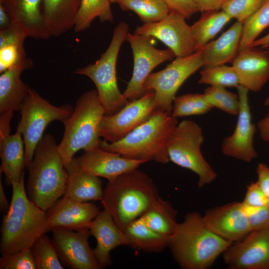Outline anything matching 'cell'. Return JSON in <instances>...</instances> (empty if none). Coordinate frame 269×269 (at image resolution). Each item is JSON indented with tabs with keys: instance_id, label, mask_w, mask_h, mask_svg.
Returning a JSON list of instances; mask_svg holds the SVG:
<instances>
[{
	"instance_id": "obj_1",
	"label": "cell",
	"mask_w": 269,
	"mask_h": 269,
	"mask_svg": "<svg viewBox=\"0 0 269 269\" xmlns=\"http://www.w3.org/2000/svg\"><path fill=\"white\" fill-rule=\"evenodd\" d=\"M11 186L10 206L3 215L0 227L1 256L30 249L40 236L51 230L46 212L29 199L24 176Z\"/></svg>"
},
{
	"instance_id": "obj_2",
	"label": "cell",
	"mask_w": 269,
	"mask_h": 269,
	"mask_svg": "<svg viewBox=\"0 0 269 269\" xmlns=\"http://www.w3.org/2000/svg\"><path fill=\"white\" fill-rule=\"evenodd\" d=\"M160 198L152 180L137 168L108 181L101 202L122 230Z\"/></svg>"
},
{
	"instance_id": "obj_3",
	"label": "cell",
	"mask_w": 269,
	"mask_h": 269,
	"mask_svg": "<svg viewBox=\"0 0 269 269\" xmlns=\"http://www.w3.org/2000/svg\"><path fill=\"white\" fill-rule=\"evenodd\" d=\"M218 236L204 224L202 215L193 211L185 215L170 237L168 247L183 269H207L232 244Z\"/></svg>"
},
{
	"instance_id": "obj_4",
	"label": "cell",
	"mask_w": 269,
	"mask_h": 269,
	"mask_svg": "<svg viewBox=\"0 0 269 269\" xmlns=\"http://www.w3.org/2000/svg\"><path fill=\"white\" fill-rule=\"evenodd\" d=\"M55 138L43 135L26 167L28 177L25 190L30 200L45 212L64 195L67 172Z\"/></svg>"
},
{
	"instance_id": "obj_5",
	"label": "cell",
	"mask_w": 269,
	"mask_h": 269,
	"mask_svg": "<svg viewBox=\"0 0 269 269\" xmlns=\"http://www.w3.org/2000/svg\"><path fill=\"white\" fill-rule=\"evenodd\" d=\"M177 124V118L171 114L155 110L145 122L122 139L112 143L101 140L99 147L130 159L167 163V141Z\"/></svg>"
},
{
	"instance_id": "obj_6",
	"label": "cell",
	"mask_w": 269,
	"mask_h": 269,
	"mask_svg": "<svg viewBox=\"0 0 269 269\" xmlns=\"http://www.w3.org/2000/svg\"><path fill=\"white\" fill-rule=\"evenodd\" d=\"M105 115L97 90L86 91L78 99L72 114L63 124V136L57 146L65 168L79 150L86 152L100 147L99 125Z\"/></svg>"
},
{
	"instance_id": "obj_7",
	"label": "cell",
	"mask_w": 269,
	"mask_h": 269,
	"mask_svg": "<svg viewBox=\"0 0 269 269\" xmlns=\"http://www.w3.org/2000/svg\"><path fill=\"white\" fill-rule=\"evenodd\" d=\"M129 25L120 22L114 28L110 43L100 58L93 64L77 69L74 73L89 78L94 83L105 115H112L128 102L119 90L116 64L120 49L127 40Z\"/></svg>"
},
{
	"instance_id": "obj_8",
	"label": "cell",
	"mask_w": 269,
	"mask_h": 269,
	"mask_svg": "<svg viewBox=\"0 0 269 269\" xmlns=\"http://www.w3.org/2000/svg\"><path fill=\"white\" fill-rule=\"evenodd\" d=\"M204 139L201 127L193 121L184 120L177 124L166 143L169 161L195 173L198 177L200 188L217 177V173L201 152Z\"/></svg>"
},
{
	"instance_id": "obj_9",
	"label": "cell",
	"mask_w": 269,
	"mask_h": 269,
	"mask_svg": "<svg viewBox=\"0 0 269 269\" xmlns=\"http://www.w3.org/2000/svg\"><path fill=\"white\" fill-rule=\"evenodd\" d=\"M73 109L69 104L54 106L30 88L21 107V118L16 129L24 142L26 167L32 161L36 146L48 125L54 121L64 124Z\"/></svg>"
},
{
	"instance_id": "obj_10",
	"label": "cell",
	"mask_w": 269,
	"mask_h": 269,
	"mask_svg": "<svg viewBox=\"0 0 269 269\" xmlns=\"http://www.w3.org/2000/svg\"><path fill=\"white\" fill-rule=\"evenodd\" d=\"M204 66L201 50L176 58L164 69L150 73L142 85L143 94L154 93L155 109L171 114L173 101L183 83Z\"/></svg>"
},
{
	"instance_id": "obj_11",
	"label": "cell",
	"mask_w": 269,
	"mask_h": 269,
	"mask_svg": "<svg viewBox=\"0 0 269 269\" xmlns=\"http://www.w3.org/2000/svg\"><path fill=\"white\" fill-rule=\"evenodd\" d=\"M151 37L128 33L127 41L132 48L134 67L132 78L123 93L127 101L138 99L143 94L144 82L152 70L164 62L175 57L169 48L159 49L151 43Z\"/></svg>"
},
{
	"instance_id": "obj_12",
	"label": "cell",
	"mask_w": 269,
	"mask_h": 269,
	"mask_svg": "<svg viewBox=\"0 0 269 269\" xmlns=\"http://www.w3.org/2000/svg\"><path fill=\"white\" fill-rule=\"evenodd\" d=\"M155 110L154 93L148 91L138 99L128 101L116 113L105 115L99 125L100 136L110 143L118 141L145 122Z\"/></svg>"
},
{
	"instance_id": "obj_13",
	"label": "cell",
	"mask_w": 269,
	"mask_h": 269,
	"mask_svg": "<svg viewBox=\"0 0 269 269\" xmlns=\"http://www.w3.org/2000/svg\"><path fill=\"white\" fill-rule=\"evenodd\" d=\"M222 255L231 269H269V227L251 231Z\"/></svg>"
},
{
	"instance_id": "obj_14",
	"label": "cell",
	"mask_w": 269,
	"mask_h": 269,
	"mask_svg": "<svg viewBox=\"0 0 269 269\" xmlns=\"http://www.w3.org/2000/svg\"><path fill=\"white\" fill-rule=\"evenodd\" d=\"M53 245L61 263L72 269H101L88 243L89 229L73 231L52 228Z\"/></svg>"
},
{
	"instance_id": "obj_15",
	"label": "cell",
	"mask_w": 269,
	"mask_h": 269,
	"mask_svg": "<svg viewBox=\"0 0 269 269\" xmlns=\"http://www.w3.org/2000/svg\"><path fill=\"white\" fill-rule=\"evenodd\" d=\"M182 16L169 12L162 20L143 23L137 26L134 34L159 39L174 53L175 57H184L194 53L191 26Z\"/></svg>"
},
{
	"instance_id": "obj_16",
	"label": "cell",
	"mask_w": 269,
	"mask_h": 269,
	"mask_svg": "<svg viewBox=\"0 0 269 269\" xmlns=\"http://www.w3.org/2000/svg\"><path fill=\"white\" fill-rule=\"evenodd\" d=\"M237 89L239 99L237 124L233 134L223 140L221 150L225 156L250 162L258 156L253 144L257 129L252 122L248 98L249 91L241 85Z\"/></svg>"
},
{
	"instance_id": "obj_17",
	"label": "cell",
	"mask_w": 269,
	"mask_h": 269,
	"mask_svg": "<svg viewBox=\"0 0 269 269\" xmlns=\"http://www.w3.org/2000/svg\"><path fill=\"white\" fill-rule=\"evenodd\" d=\"M206 227L221 238L235 243L251 232L242 202H234L209 209L202 215Z\"/></svg>"
},
{
	"instance_id": "obj_18",
	"label": "cell",
	"mask_w": 269,
	"mask_h": 269,
	"mask_svg": "<svg viewBox=\"0 0 269 269\" xmlns=\"http://www.w3.org/2000/svg\"><path fill=\"white\" fill-rule=\"evenodd\" d=\"M24 69H7L0 75V139L9 134L14 111H20L30 88L20 78Z\"/></svg>"
},
{
	"instance_id": "obj_19",
	"label": "cell",
	"mask_w": 269,
	"mask_h": 269,
	"mask_svg": "<svg viewBox=\"0 0 269 269\" xmlns=\"http://www.w3.org/2000/svg\"><path fill=\"white\" fill-rule=\"evenodd\" d=\"M232 66L240 85L249 91L259 92L269 80V47H246L239 51Z\"/></svg>"
},
{
	"instance_id": "obj_20",
	"label": "cell",
	"mask_w": 269,
	"mask_h": 269,
	"mask_svg": "<svg viewBox=\"0 0 269 269\" xmlns=\"http://www.w3.org/2000/svg\"><path fill=\"white\" fill-rule=\"evenodd\" d=\"M100 212V209L92 203L79 202L64 196L46 212L51 230L58 228L76 231L89 229Z\"/></svg>"
},
{
	"instance_id": "obj_21",
	"label": "cell",
	"mask_w": 269,
	"mask_h": 269,
	"mask_svg": "<svg viewBox=\"0 0 269 269\" xmlns=\"http://www.w3.org/2000/svg\"><path fill=\"white\" fill-rule=\"evenodd\" d=\"M81 169L89 174L112 181L119 175L138 168L142 160L126 158L120 154L100 147L76 157Z\"/></svg>"
},
{
	"instance_id": "obj_22",
	"label": "cell",
	"mask_w": 269,
	"mask_h": 269,
	"mask_svg": "<svg viewBox=\"0 0 269 269\" xmlns=\"http://www.w3.org/2000/svg\"><path fill=\"white\" fill-rule=\"evenodd\" d=\"M89 229L97 241L93 252L101 269L110 266L113 263L110 252L120 246H128L125 233L105 209L100 211L91 221Z\"/></svg>"
},
{
	"instance_id": "obj_23",
	"label": "cell",
	"mask_w": 269,
	"mask_h": 269,
	"mask_svg": "<svg viewBox=\"0 0 269 269\" xmlns=\"http://www.w3.org/2000/svg\"><path fill=\"white\" fill-rule=\"evenodd\" d=\"M42 0H0L11 20L19 25L28 37L47 39L50 37L41 11Z\"/></svg>"
},
{
	"instance_id": "obj_24",
	"label": "cell",
	"mask_w": 269,
	"mask_h": 269,
	"mask_svg": "<svg viewBox=\"0 0 269 269\" xmlns=\"http://www.w3.org/2000/svg\"><path fill=\"white\" fill-rule=\"evenodd\" d=\"M66 169L67 180L63 196L79 202L102 200L104 190L99 177L83 171L74 157Z\"/></svg>"
},
{
	"instance_id": "obj_25",
	"label": "cell",
	"mask_w": 269,
	"mask_h": 269,
	"mask_svg": "<svg viewBox=\"0 0 269 269\" xmlns=\"http://www.w3.org/2000/svg\"><path fill=\"white\" fill-rule=\"evenodd\" d=\"M243 24L236 21L216 40L201 50L204 67L232 62L240 51Z\"/></svg>"
},
{
	"instance_id": "obj_26",
	"label": "cell",
	"mask_w": 269,
	"mask_h": 269,
	"mask_svg": "<svg viewBox=\"0 0 269 269\" xmlns=\"http://www.w3.org/2000/svg\"><path fill=\"white\" fill-rule=\"evenodd\" d=\"M81 0H42L41 11L50 36H59L74 26Z\"/></svg>"
},
{
	"instance_id": "obj_27",
	"label": "cell",
	"mask_w": 269,
	"mask_h": 269,
	"mask_svg": "<svg viewBox=\"0 0 269 269\" xmlns=\"http://www.w3.org/2000/svg\"><path fill=\"white\" fill-rule=\"evenodd\" d=\"M22 136L16 131L14 134H8L0 140V173H4L7 185L20 181L24 175L26 160Z\"/></svg>"
},
{
	"instance_id": "obj_28",
	"label": "cell",
	"mask_w": 269,
	"mask_h": 269,
	"mask_svg": "<svg viewBox=\"0 0 269 269\" xmlns=\"http://www.w3.org/2000/svg\"><path fill=\"white\" fill-rule=\"evenodd\" d=\"M122 231L128 246L133 249L148 253H159L168 247L169 239L148 227L140 217L126 226Z\"/></svg>"
},
{
	"instance_id": "obj_29",
	"label": "cell",
	"mask_w": 269,
	"mask_h": 269,
	"mask_svg": "<svg viewBox=\"0 0 269 269\" xmlns=\"http://www.w3.org/2000/svg\"><path fill=\"white\" fill-rule=\"evenodd\" d=\"M177 214V211L168 201L160 197L141 218L152 230L170 238L178 226Z\"/></svg>"
},
{
	"instance_id": "obj_30",
	"label": "cell",
	"mask_w": 269,
	"mask_h": 269,
	"mask_svg": "<svg viewBox=\"0 0 269 269\" xmlns=\"http://www.w3.org/2000/svg\"><path fill=\"white\" fill-rule=\"evenodd\" d=\"M202 13L200 18L191 26L195 51L201 50L232 19L222 10Z\"/></svg>"
},
{
	"instance_id": "obj_31",
	"label": "cell",
	"mask_w": 269,
	"mask_h": 269,
	"mask_svg": "<svg viewBox=\"0 0 269 269\" xmlns=\"http://www.w3.org/2000/svg\"><path fill=\"white\" fill-rule=\"evenodd\" d=\"M111 4L109 0H81L73 28L74 32L85 31L96 18L101 22H112L114 17Z\"/></svg>"
},
{
	"instance_id": "obj_32",
	"label": "cell",
	"mask_w": 269,
	"mask_h": 269,
	"mask_svg": "<svg viewBox=\"0 0 269 269\" xmlns=\"http://www.w3.org/2000/svg\"><path fill=\"white\" fill-rule=\"evenodd\" d=\"M123 10L134 12L143 23L158 22L169 13L163 0H117Z\"/></svg>"
},
{
	"instance_id": "obj_33",
	"label": "cell",
	"mask_w": 269,
	"mask_h": 269,
	"mask_svg": "<svg viewBox=\"0 0 269 269\" xmlns=\"http://www.w3.org/2000/svg\"><path fill=\"white\" fill-rule=\"evenodd\" d=\"M212 108L204 94H186L174 98L171 115L177 118L204 115L209 112Z\"/></svg>"
},
{
	"instance_id": "obj_34",
	"label": "cell",
	"mask_w": 269,
	"mask_h": 269,
	"mask_svg": "<svg viewBox=\"0 0 269 269\" xmlns=\"http://www.w3.org/2000/svg\"><path fill=\"white\" fill-rule=\"evenodd\" d=\"M269 26V0H266L243 24L240 51L250 46L260 33Z\"/></svg>"
},
{
	"instance_id": "obj_35",
	"label": "cell",
	"mask_w": 269,
	"mask_h": 269,
	"mask_svg": "<svg viewBox=\"0 0 269 269\" xmlns=\"http://www.w3.org/2000/svg\"><path fill=\"white\" fill-rule=\"evenodd\" d=\"M199 83L210 86L237 87L240 85L238 76L233 66L225 64L205 68L200 72Z\"/></svg>"
},
{
	"instance_id": "obj_36",
	"label": "cell",
	"mask_w": 269,
	"mask_h": 269,
	"mask_svg": "<svg viewBox=\"0 0 269 269\" xmlns=\"http://www.w3.org/2000/svg\"><path fill=\"white\" fill-rule=\"evenodd\" d=\"M37 269H63L51 240L44 234L30 248Z\"/></svg>"
},
{
	"instance_id": "obj_37",
	"label": "cell",
	"mask_w": 269,
	"mask_h": 269,
	"mask_svg": "<svg viewBox=\"0 0 269 269\" xmlns=\"http://www.w3.org/2000/svg\"><path fill=\"white\" fill-rule=\"evenodd\" d=\"M24 42H14L0 47V74L10 68H20L25 70L32 67V61L26 54Z\"/></svg>"
},
{
	"instance_id": "obj_38",
	"label": "cell",
	"mask_w": 269,
	"mask_h": 269,
	"mask_svg": "<svg viewBox=\"0 0 269 269\" xmlns=\"http://www.w3.org/2000/svg\"><path fill=\"white\" fill-rule=\"evenodd\" d=\"M204 94L213 108L231 115H238L239 110L238 94L227 90L225 88L215 86L207 87Z\"/></svg>"
},
{
	"instance_id": "obj_39",
	"label": "cell",
	"mask_w": 269,
	"mask_h": 269,
	"mask_svg": "<svg viewBox=\"0 0 269 269\" xmlns=\"http://www.w3.org/2000/svg\"><path fill=\"white\" fill-rule=\"evenodd\" d=\"M266 0H226L221 9L243 24Z\"/></svg>"
},
{
	"instance_id": "obj_40",
	"label": "cell",
	"mask_w": 269,
	"mask_h": 269,
	"mask_svg": "<svg viewBox=\"0 0 269 269\" xmlns=\"http://www.w3.org/2000/svg\"><path fill=\"white\" fill-rule=\"evenodd\" d=\"M0 269H37L35 260L30 249L2 255L0 258Z\"/></svg>"
},
{
	"instance_id": "obj_41",
	"label": "cell",
	"mask_w": 269,
	"mask_h": 269,
	"mask_svg": "<svg viewBox=\"0 0 269 269\" xmlns=\"http://www.w3.org/2000/svg\"><path fill=\"white\" fill-rule=\"evenodd\" d=\"M244 207L251 231L269 227V205L261 207L244 205Z\"/></svg>"
},
{
	"instance_id": "obj_42",
	"label": "cell",
	"mask_w": 269,
	"mask_h": 269,
	"mask_svg": "<svg viewBox=\"0 0 269 269\" xmlns=\"http://www.w3.org/2000/svg\"><path fill=\"white\" fill-rule=\"evenodd\" d=\"M242 202L246 206L261 207L269 205V199L256 181L247 186L246 195Z\"/></svg>"
},
{
	"instance_id": "obj_43",
	"label": "cell",
	"mask_w": 269,
	"mask_h": 269,
	"mask_svg": "<svg viewBox=\"0 0 269 269\" xmlns=\"http://www.w3.org/2000/svg\"><path fill=\"white\" fill-rule=\"evenodd\" d=\"M169 12L179 14L185 19L190 18L198 11L194 0H163Z\"/></svg>"
},
{
	"instance_id": "obj_44",
	"label": "cell",
	"mask_w": 269,
	"mask_h": 269,
	"mask_svg": "<svg viewBox=\"0 0 269 269\" xmlns=\"http://www.w3.org/2000/svg\"><path fill=\"white\" fill-rule=\"evenodd\" d=\"M256 171L258 175L257 182L269 199V167L266 164L261 162L258 164Z\"/></svg>"
},
{
	"instance_id": "obj_45",
	"label": "cell",
	"mask_w": 269,
	"mask_h": 269,
	"mask_svg": "<svg viewBox=\"0 0 269 269\" xmlns=\"http://www.w3.org/2000/svg\"><path fill=\"white\" fill-rule=\"evenodd\" d=\"M226 0H194L198 11L202 12L218 10Z\"/></svg>"
},
{
	"instance_id": "obj_46",
	"label": "cell",
	"mask_w": 269,
	"mask_h": 269,
	"mask_svg": "<svg viewBox=\"0 0 269 269\" xmlns=\"http://www.w3.org/2000/svg\"><path fill=\"white\" fill-rule=\"evenodd\" d=\"M257 127L261 138L264 141L269 142V111L258 122Z\"/></svg>"
},
{
	"instance_id": "obj_47",
	"label": "cell",
	"mask_w": 269,
	"mask_h": 269,
	"mask_svg": "<svg viewBox=\"0 0 269 269\" xmlns=\"http://www.w3.org/2000/svg\"><path fill=\"white\" fill-rule=\"evenodd\" d=\"M11 21V19L6 11L0 4V30L7 28L10 25Z\"/></svg>"
},
{
	"instance_id": "obj_48",
	"label": "cell",
	"mask_w": 269,
	"mask_h": 269,
	"mask_svg": "<svg viewBox=\"0 0 269 269\" xmlns=\"http://www.w3.org/2000/svg\"><path fill=\"white\" fill-rule=\"evenodd\" d=\"M10 204L6 198L2 185L1 178H0V209L2 212H6L9 207Z\"/></svg>"
},
{
	"instance_id": "obj_49",
	"label": "cell",
	"mask_w": 269,
	"mask_h": 269,
	"mask_svg": "<svg viewBox=\"0 0 269 269\" xmlns=\"http://www.w3.org/2000/svg\"><path fill=\"white\" fill-rule=\"evenodd\" d=\"M253 47L261 46L262 48L269 47V32L264 36L257 38L250 45Z\"/></svg>"
},
{
	"instance_id": "obj_50",
	"label": "cell",
	"mask_w": 269,
	"mask_h": 269,
	"mask_svg": "<svg viewBox=\"0 0 269 269\" xmlns=\"http://www.w3.org/2000/svg\"><path fill=\"white\" fill-rule=\"evenodd\" d=\"M265 105H269V96H268V97L266 99V101H265Z\"/></svg>"
},
{
	"instance_id": "obj_51",
	"label": "cell",
	"mask_w": 269,
	"mask_h": 269,
	"mask_svg": "<svg viewBox=\"0 0 269 269\" xmlns=\"http://www.w3.org/2000/svg\"><path fill=\"white\" fill-rule=\"evenodd\" d=\"M111 3H116L117 0H109Z\"/></svg>"
}]
</instances>
